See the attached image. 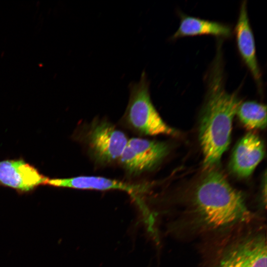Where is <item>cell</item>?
<instances>
[{
  "mask_svg": "<svg viewBox=\"0 0 267 267\" xmlns=\"http://www.w3.org/2000/svg\"><path fill=\"white\" fill-rule=\"evenodd\" d=\"M217 47L207 75L199 127V140L207 168L219 164L228 148L232 121L241 102L237 92L231 93L225 89L222 43H218Z\"/></svg>",
  "mask_w": 267,
  "mask_h": 267,
  "instance_id": "1",
  "label": "cell"
},
{
  "mask_svg": "<svg viewBox=\"0 0 267 267\" xmlns=\"http://www.w3.org/2000/svg\"><path fill=\"white\" fill-rule=\"evenodd\" d=\"M192 203L196 221L210 230L228 229L248 223L253 218L243 195L215 170L198 184Z\"/></svg>",
  "mask_w": 267,
  "mask_h": 267,
  "instance_id": "2",
  "label": "cell"
},
{
  "mask_svg": "<svg viewBox=\"0 0 267 267\" xmlns=\"http://www.w3.org/2000/svg\"><path fill=\"white\" fill-rule=\"evenodd\" d=\"M128 127L142 135H174L175 130L162 120L153 105L149 92V83L145 72L140 80L130 86V97L123 116Z\"/></svg>",
  "mask_w": 267,
  "mask_h": 267,
  "instance_id": "3",
  "label": "cell"
},
{
  "mask_svg": "<svg viewBox=\"0 0 267 267\" xmlns=\"http://www.w3.org/2000/svg\"><path fill=\"white\" fill-rule=\"evenodd\" d=\"M82 138L91 158L101 165L119 161L129 140L125 133L105 119H94L87 125Z\"/></svg>",
  "mask_w": 267,
  "mask_h": 267,
  "instance_id": "4",
  "label": "cell"
},
{
  "mask_svg": "<svg viewBox=\"0 0 267 267\" xmlns=\"http://www.w3.org/2000/svg\"><path fill=\"white\" fill-rule=\"evenodd\" d=\"M169 151L165 142L133 137L129 139L118 161L128 174L137 176L155 169Z\"/></svg>",
  "mask_w": 267,
  "mask_h": 267,
  "instance_id": "5",
  "label": "cell"
},
{
  "mask_svg": "<svg viewBox=\"0 0 267 267\" xmlns=\"http://www.w3.org/2000/svg\"><path fill=\"white\" fill-rule=\"evenodd\" d=\"M265 235L252 233L238 238L223 251L215 267H267Z\"/></svg>",
  "mask_w": 267,
  "mask_h": 267,
  "instance_id": "6",
  "label": "cell"
},
{
  "mask_svg": "<svg viewBox=\"0 0 267 267\" xmlns=\"http://www.w3.org/2000/svg\"><path fill=\"white\" fill-rule=\"evenodd\" d=\"M48 179L22 158L0 161V186L13 189L19 194L28 193L45 185Z\"/></svg>",
  "mask_w": 267,
  "mask_h": 267,
  "instance_id": "7",
  "label": "cell"
},
{
  "mask_svg": "<svg viewBox=\"0 0 267 267\" xmlns=\"http://www.w3.org/2000/svg\"><path fill=\"white\" fill-rule=\"evenodd\" d=\"M264 143L256 134L249 133L238 142L230 162L232 172L240 178L249 176L263 159Z\"/></svg>",
  "mask_w": 267,
  "mask_h": 267,
  "instance_id": "8",
  "label": "cell"
},
{
  "mask_svg": "<svg viewBox=\"0 0 267 267\" xmlns=\"http://www.w3.org/2000/svg\"><path fill=\"white\" fill-rule=\"evenodd\" d=\"M235 33L240 56L260 86L262 84L261 72L257 61L255 39L249 22L246 1H243L240 5Z\"/></svg>",
  "mask_w": 267,
  "mask_h": 267,
  "instance_id": "9",
  "label": "cell"
},
{
  "mask_svg": "<svg viewBox=\"0 0 267 267\" xmlns=\"http://www.w3.org/2000/svg\"><path fill=\"white\" fill-rule=\"evenodd\" d=\"M45 185L84 190H119L133 195L144 190L143 186L140 184H131L117 179L90 176H81L64 178H48Z\"/></svg>",
  "mask_w": 267,
  "mask_h": 267,
  "instance_id": "10",
  "label": "cell"
},
{
  "mask_svg": "<svg viewBox=\"0 0 267 267\" xmlns=\"http://www.w3.org/2000/svg\"><path fill=\"white\" fill-rule=\"evenodd\" d=\"M232 32L228 25L182 14L179 25L172 38L203 35L228 38L231 36Z\"/></svg>",
  "mask_w": 267,
  "mask_h": 267,
  "instance_id": "11",
  "label": "cell"
},
{
  "mask_svg": "<svg viewBox=\"0 0 267 267\" xmlns=\"http://www.w3.org/2000/svg\"><path fill=\"white\" fill-rule=\"evenodd\" d=\"M236 115L249 129H264L266 127L267 107L262 103L255 101L241 102Z\"/></svg>",
  "mask_w": 267,
  "mask_h": 267,
  "instance_id": "12",
  "label": "cell"
}]
</instances>
